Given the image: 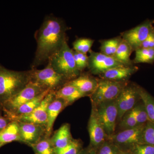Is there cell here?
Here are the masks:
<instances>
[{
  "mask_svg": "<svg viewBox=\"0 0 154 154\" xmlns=\"http://www.w3.org/2000/svg\"><path fill=\"white\" fill-rule=\"evenodd\" d=\"M137 70V67L134 65L119 66L109 70L99 76L101 79H104L116 82H125L128 81L131 76Z\"/></svg>",
  "mask_w": 154,
  "mask_h": 154,
  "instance_id": "2e32d148",
  "label": "cell"
},
{
  "mask_svg": "<svg viewBox=\"0 0 154 154\" xmlns=\"http://www.w3.org/2000/svg\"><path fill=\"white\" fill-rule=\"evenodd\" d=\"M51 140L54 149H60L70 143L73 138L70 131V125L64 123L51 136Z\"/></svg>",
  "mask_w": 154,
  "mask_h": 154,
  "instance_id": "ac0fdd59",
  "label": "cell"
},
{
  "mask_svg": "<svg viewBox=\"0 0 154 154\" xmlns=\"http://www.w3.org/2000/svg\"><path fill=\"white\" fill-rule=\"evenodd\" d=\"M31 70L17 71L0 64V105L18 94L30 82Z\"/></svg>",
  "mask_w": 154,
  "mask_h": 154,
  "instance_id": "7a4b0ae2",
  "label": "cell"
},
{
  "mask_svg": "<svg viewBox=\"0 0 154 154\" xmlns=\"http://www.w3.org/2000/svg\"><path fill=\"white\" fill-rule=\"evenodd\" d=\"M94 40L90 38H79L73 42V50L77 52L87 54L91 50Z\"/></svg>",
  "mask_w": 154,
  "mask_h": 154,
  "instance_id": "4316f807",
  "label": "cell"
},
{
  "mask_svg": "<svg viewBox=\"0 0 154 154\" xmlns=\"http://www.w3.org/2000/svg\"><path fill=\"white\" fill-rule=\"evenodd\" d=\"M142 143L154 146V122L148 121L146 123L143 132Z\"/></svg>",
  "mask_w": 154,
  "mask_h": 154,
  "instance_id": "1f68e13d",
  "label": "cell"
},
{
  "mask_svg": "<svg viewBox=\"0 0 154 154\" xmlns=\"http://www.w3.org/2000/svg\"><path fill=\"white\" fill-rule=\"evenodd\" d=\"M14 141L22 143L19 123L16 121H11L5 128L0 133V143L5 145L6 144Z\"/></svg>",
  "mask_w": 154,
  "mask_h": 154,
  "instance_id": "ffe728a7",
  "label": "cell"
},
{
  "mask_svg": "<svg viewBox=\"0 0 154 154\" xmlns=\"http://www.w3.org/2000/svg\"><path fill=\"white\" fill-rule=\"evenodd\" d=\"M67 106V105L63 100L56 98L49 104L48 108L46 137L51 136L53 127L56 119L60 113Z\"/></svg>",
  "mask_w": 154,
  "mask_h": 154,
  "instance_id": "e0dca14e",
  "label": "cell"
},
{
  "mask_svg": "<svg viewBox=\"0 0 154 154\" xmlns=\"http://www.w3.org/2000/svg\"><path fill=\"white\" fill-rule=\"evenodd\" d=\"M99 79L91 75L90 73L82 72L79 77L66 84L75 87L85 96H90L95 91Z\"/></svg>",
  "mask_w": 154,
  "mask_h": 154,
  "instance_id": "9a60e30c",
  "label": "cell"
},
{
  "mask_svg": "<svg viewBox=\"0 0 154 154\" xmlns=\"http://www.w3.org/2000/svg\"><path fill=\"white\" fill-rule=\"evenodd\" d=\"M56 99H62L67 105H72L78 99L85 96L75 87L66 84L55 92Z\"/></svg>",
  "mask_w": 154,
  "mask_h": 154,
  "instance_id": "d6986e66",
  "label": "cell"
},
{
  "mask_svg": "<svg viewBox=\"0 0 154 154\" xmlns=\"http://www.w3.org/2000/svg\"><path fill=\"white\" fill-rule=\"evenodd\" d=\"M30 70V81L38 84L45 90L55 92L68 82L62 75L57 72L48 63L45 68Z\"/></svg>",
  "mask_w": 154,
  "mask_h": 154,
  "instance_id": "8992f818",
  "label": "cell"
},
{
  "mask_svg": "<svg viewBox=\"0 0 154 154\" xmlns=\"http://www.w3.org/2000/svg\"><path fill=\"white\" fill-rule=\"evenodd\" d=\"M4 145H3L2 144L0 143V148L2 147V146H4Z\"/></svg>",
  "mask_w": 154,
  "mask_h": 154,
  "instance_id": "f35d334b",
  "label": "cell"
},
{
  "mask_svg": "<svg viewBox=\"0 0 154 154\" xmlns=\"http://www.w3.org/2000/svg\"><path fill=\"white\" fill-rule=\"evenodd\" d=\"M55 99V92L50 91L39 106L32 112L26 115L14 118L12 121L32 123L46 127L48 119V108L49 104Z\"/></svg>",
  "mask_w": 154,
  "mask_h": 154,
  "instance_id": "7c38bea8",
  "label": "cell"
},
{
  "mask_svg": "<svg viewBox=\"0 0 154 154\" xmlns=\"http://www.w3.org/2000/svg\"><path fill=\"white\" fill-rule=\"evenodd\" d=\"M11 121L5 116H3L0 110V133L5 129Z\"/></svg>",
  "mask_w": 154,
  "mask_h": 154,
  "instance_id": "d590c367",
  "label": "cell"
},
{
  "mask_svg": "<svg viewBox=\"0 0 154 154\" xmlns=\"http://www.w3.org/2000/svg\"><path fill=\"white\" fill-rule=\"evenodd\" d=\"M65 22L52 14L45 17L42 24L34 34L37 46L31 69H37L48 62L67 40Z\"/></svg>",
  "mask_w": 154,
  "mask_h": 154,
  "instance_id": "6da1fadb",
  "label": "cell"
},
{
  "mask_svg": "<svg viewBox=\"0 0 154 154\" xmlns=\"http://www.w3.org/2000/svg\"><path fill=\"white\" fill-rule=\"evenodd\" d=\"M48 63L68 82L79 77L82 73L77 68L73 49L69 46L67 40L65 41L60 49L50 58Z\"/></svg>",
  "mask_w": 154,
  "mask_h": 154,
  "instance_id": "3957f363",
  "label": "cell"
},
{
  "mask_svg": "<svg viewBox=\"0 0 154 154\" xmlns=\"http://www.w3.org/2000/svg\"><path fill=\"white\" fill-rule=\"evenodd\" d=\"M138 86L128 83L116 99L118 111L117 121H120L127 112L132 110L141 101Z\"/></svg>",
  "mask_w": 154,
  "mask_h": 154,
  "instance_id": "9c48e42d",
  "label": "cell"
},
{
  "mask_svg": "<svg viewBox=\"0 0 154 154\" xmlns=\"http://www.w3.org/2000/svg\"><path fill=\"white\" fill-rule=\"evenodd\" d=\"M73 53L77 68L80 72H82L83 71L88 67V56L87 54L77 52L73 49Z\"/></svg>",
  "mask_w": 154,
  "mask_h": 154,
  "instance_id": "d6a6232c",
  "label": "cell"
},
{
  "mask_svg": "<svg viewBox=\"0 0 154 154\" xmlns=\"http://www.w3.org/2000/svg\"><path fill=\"white\" fill-rule=\"evenodd\" d=\"M90 138V145L97 149L107 140V136L97 113L96 105L92 104L91 114L88 126Z\"/></svg>",
  "mask_w": 154,
  "mask_h": 154,
  "instance_id": "4fadbf2b",
  "label": "cell"
},
{
  "mask_svg": "<svg viewBox=\"0 0 154 154\" xmlns=\"http://www.w3.org/2000/svg\"><path fill=\"white\" fill-rule=\"evenodd\" d=\"M129 82L128 81L116 82L99 79L96 89L90 96L91 103L97 105L102 102L116 100Z\"/></svg>",
  "mask_w": 154,
  "mask_h": 154,
  "instance_id": "5b68a950",
  "label": "cell"
},
{
  "mask_svg": "<svg viewBox=\"0 0 154 154\" xmlns=\"http://www.w3.org/2000/svg\"><path fill=\"white\" fill-rule=\"evenodd\" d=\"M130 152L131 154H154V146L147 144H137Z\"/></svg>",
  "mask_w": 154,
  "mask_h": 154,
  "instance_id": "836d02e7",
  "label": "cell"
},
{
  "mask_svg": "<svg viewBox=\"0 0 154 154\" xmlns=\"http://www.w3.org/2000/svg\"><path fill=\"white\" fill-rule=\"evenodd\" d=\"M96 149L90 145L85 149H82L79 154H96Z\"/></svg>",
  "mask_w": 154,
  "mask_h": 154,
  "instance_id": "8d00e7d4",
  "label": "cell"
},
{
  "mask_svg": "<svg viewBox=\"0 0 154 154\" xmlns=\"http://www.w3.org/2000/svg\"><path fill=\"white\" fill-rule=\"evenodd\" d=\"M88 56V68L91 74L100 75L117 67L125 66L113 57L105 55L101 52L90 50Z\"/></svg>",
  "mask_w": 154,
  "mask_h": 154,
  "instance_id": "30bf717a",
  "label": "cell"
},
{
  "mask_svg": "<svg viewBox=\"0 0 154 154\" xmlns=\"http://www.w3.org/2000/svg\"><path fill=\"white\" fill-rule=\"evenodd\" d=\"M154 28L143 42L140 48H154Z\"/></svg>",
  "mask_w": 154,
  "mask_h": 154,
  "instance_id": "e575fe53",
  "label": "cell"
},
{
  "mask_svg": "<svg viewBox=\"0 0 154 154\" xmlns=\"http://www.w3.org/2000/svg\"><path fill=\"white\" fill-rule=\"evenodd\" d=\"M82 148L79 140L73 139L68 145L60 149H55V154H79Z\"/></svg>",
  "mask_w": 154,
  "mask_h": 154,
  "instance_id": "f1b7e54d",
  "label": "cell"
},
{
  "mask_svg": "<svg viewBox=\"0 0 154 154\" xmlns=\"http://www.w3.org/2000/svg\"></svg>",
  "mask_w": 154,
  "mask_h": 154,
  "instance_id": "ab89813d",
  "label": "cell"
},
{
  "mask_svg": "<svg viewBox=\"0 0 154 154\" xmlns=\"http://www.w3.org/2000/svg\"><path fill=\"white\" fill-rule=\"evenodd\" d=\"M138 125H139L135 118L132 110L127 112L119 121V126L122 130L130 129Z\"/></svg>",
  "mask_w": 154,
  "mask_h": 154,
  "instance_id": "4dcf8cb0",
  "label": "cell"
},
{
  "mask_svg": "<svg viewBox=\"0 0 154 154\" xmlns=\"http://www.w3.org/2000/svg\"><path fill=\"white\" fill-rule=\"evenodd\" d=\"M133 51L129 45L122 39L113 57L125 66H132L133 63L131 60L130 56Z\"/></svg>",
  "mask_w": 154,
  "mask_h": 154,
  "instance_id": "7402d4cb",
  "label": "cell"
},
{
  "mask_svg": "<svg viewBox=\"0 0 154 154\" xmlns=\"http://www.w3.org/2000/svg\"><path fill=\"white\" fill-rule=\"evenodd\" d=\"M132 111L139 125L145 124L149 121L147 113L141 100L133 108Z\"/></svg>",
  "mask_w": 154,
  "mask_h": 154,
  "instance_id": "f546056e",
  "label": "cell"
},
{
  "mask_svg": "<svg viewBox=\"0 0 154 154\" xmlns=\"http://www.w3.org/2000/svg\"><path fill=\"white\" fill-rule=\"evenodd\" d=\"M153 23L152 20H146L134 28L123 32L121 34L122 38L129 45L133 51H135L140 48L154 28Z\"/></svg>",
  "mask_w": 154,
  "mask_h": 154,
  "instance_id": "8fae6325",
  "label": "cell"
},
{
  "mask_svg": "<svg viewBox=\"0 0 154 154\" xmlns=\"http://www.w3.org/2000/svg\"><path fill=\"white\" fill-rule=\"evenodd\" d=\"M154 62V48H140L135 51L133 63L152 64Z\"/></svg>",
  "mask_w": 154,
  "mask_h": 154,
  "instance_id": "484cf974",
  "label": "cell"
},
{
  "mask_svg": "<svg viewBox=\"0 0 154 154\" xmlns=\"http://www.w3.org/2000/svg\"><path fill=\"white\" fill-rule=\"evenodd\" d=\"M46 91L48 90L30 81L18 94L0 105V110L4 112L5 116L12 115L22 105Z\"/></svg>",
  "mask_w": 154,
  "mask_h": 154,
  "instance_id": "277c9868",
  "label": "cell"
},
{
  "mask_svg": "<svg viewBox=\"0 0 154 154\" xmlns=\"http://www.w3.org/2000/svg\"><path fill=\"white\" fill-rule=\"evenodd\" d=\"M124 154H131V152H126Z\"/></svg>",
  "mask_w": 154,
  "mask_h": 154,
  "instance_id": "74e56055",
  "label": "cell"
},
{
  "mask_svg": "<svg viewBox=\"0 0 154 154\" xmlns=\"http://www.w3.org/2000/svg\"><path fill=\"white\" fill-rule=\"evenodd\" d=\"M50 90L45 91L42 94L36 96L35 98L31 99L29 102L22 105L17 111L14 114L6 116L10 119L11 121H12L14 118L22 116L29 114L36 109L41 104L42 100L45 98L46 95L49 93Z\"/></svg>",
  "mask_w": 154,
  "mask_h": 154,
  "instance_id": "44dd1931",
  "label": "cell"
},
{
  "mask_svg": "<svg viewBox=\"0 0 154 154\" xmlns=\"http://www.w3.org/2000/svg\"><path fill=\"white\" fill-rule=\"evenodd\" d=\"M95 105L99 119L107 137L113 135L116 133L118 115V108L116 100L102 102Z\"/></svg>",
  "mask_w": 154,
  "mask_h": 154,
  "instance_id": "ba28073f",
  "label": "cell"
},
{
  "mask_svg": "<svg viewBox=\"0 0 154 154\" xmlns=\"http://www.w3.org/2000/svg\"><path fill=\"white\" fill-rule=\"evenodd\" d=\"M50 137H45L37 143L30 146L35 154H55V149Z\"/></svg>",
  "mask_w": 154,
  "mask_h": 154,
  "instance_id": "d4e9b609",
  "label": "cell"
},
{
  "mask_svg": "<svg viewBox=\"0 0 154 154\" xmlns=\"http://www.w3.org/2000/svg\"><path fill=\"white\" fill-rule=\"evenodd\" d=\"M125 152L107 139L96 150V154H124Z\"/></svg>",
  "mask_w": 154,
  "mask_h": 154,
  "instance_id": "83f0119b",
  "label": "cell"
},
{
  "mask_svg": "<svg viewBox=\"0 0 154 154\" xmlns=\"http://www.w3.org/2000/svg\"><path fill=\"white\" fill-rule=\"evenodd\" d=\"M145 124L115 133L107 137V139L123 151L130 152L136 145L142 143L143 132Z\"/></svg>",
  "mask_w": 154,
  "mask_h": 154,
  "instance_id": "52a82bcc",
  "label": "cell"
},
{
  "mask_svg": "<svg viewBox=\"0 0 154 154\" xmlns=\"http://www.w3.org/2000/svg\"><path fill=\"white\" fill-rule=\"evenodd\" d=\"M122 40V38L121 36L101 40L100 41L101 52L105 55L113 57Z\"/></svg>",
  "mask_w": 154,
  "mask_h": 154,
  "instance_id": "cb8c5ba5",
  "label": "cell"
},
{
  "mask_svg": "<svg viewBox=\"0 0 154 154\" xmlns=\"http://www.w3.org/2000/svg\"><path fill=\"white\" fill-rule=\"evenodd\" d=\"M18 123L20 137L23 143L30 146L37 143L46 137L45 126L32 123Z\"/></svg>",
  "mask_w": 154,
  "mask_h": 154,
  "instance_id": "5bb4252c",
  "label": "cell"
},
{
  "mask_svg": "<svg viewBox=\"0 0 154 154\" xmlns=\"http://www.w3.org/2000/svg\"><path fill=\"white\" fill-rule=\"evenodd\" d=\"M141 100L148 116L149 121L154 122V97L144 88L138 86Z\"/></svg>",
  "mask_w": 154,
  "mask_h": 154,
  "instance_id": "603a6c76",
  "label": "cell"
}]
</instances>
